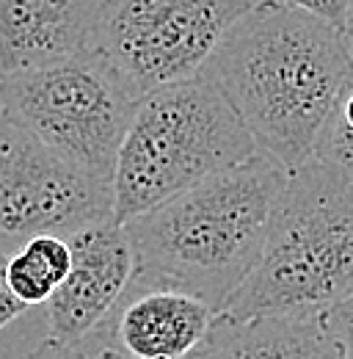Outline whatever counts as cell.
I'll return each instance as SVG.
<instances>
[{
  "label": "cell",
  "mask_w": 353,
  "mask_h": 359,
  "mask_svg": "<svg viewBox=\"0 0 353 359\" xmlns=\"http://www.w3.org/2000/svg\"><path fill=\"white\" fill-rule=\"evenodd\" d=\"M254 0H113L97 50L135 97L205 69Z\"/></svg>",
  "instance_id": "cell-6"
},
{
  "label": "cell",
  "mask_w": 353,
  "mask_h": 359,
  "mask_svg": "<svg viewBox=\"0 0 353 359\" xmlns=\"http://www.w3.org/2000/svg\"><path fill=\"white\" fill-rule=\"evenodd\" d=\"M135 102L138 97L99 50L0 78L3 114L108 185Z\"/></svg>",
  "instance_id": "cell-5"
},
{
  "label": "cell",
  "mask_w": 353,
  "mask_h": 359,
  "mask_svg": "<svg viewBox=\"0 0 353 359\" xmlns=\"http://www.w3.org/2000/svg\"><path fill=\"white\" fill-rule=\"evenodd\" d=\"M72 263L69 241L61 235H34L22 241L6 266V282L11 293L25 304H47V299L58 290Z\"/></svg>",
  "instance_id": "cell-12"
},
{
  "label": "cell",
  "mask_w": 353,
  "mask_h": 359,
  "mask_svg": "<svg viewBox=\"0 0 353 359\" xmlns=\"http://www.w3.org/2000/svg\"><path fill=\"white\" fill-rule=\"evenodd\" d=\"M279 3H287V6H298L304 11H312L328 22H334L337 28L345 31L348 25V14H351V3L353 0H279Z\"/></svg>",
  "instance_id": "cell-15"
},
{
  "label": "cell",
  "mask_w": 353,
  "mask_h": 359,
  "mask_svg": "<svg viewBox=\"0 0 353 359\" xmlns=\"http://www.w3.org/2000/svg\"><path fill=\"white\" fill-rule=\"evenodd\" d=\"M312 158L353 177V64L320 128Z\"/></svg>",
  "instance_id": "cell-13"
},
{
  "label": "cell",
  "mask_w": 353,
  "mask_h": 359,
  "mask_svg": "<svg viewBox=\"0 0 353 359\" xmlns=\"http://www.w3.org/2000/svg\"><path fill=\"white\" fill-rule=\"evenodd\" d=\"M345 36H348V45L353 53V3H351V14H348V25H345Z\"/></svg>",
  "instance_id": "cell-19"
},
{
  "label": "cell",
  "mask_w": 353,
  "mask_h": 359,
  "mask_svg": "<svg viewBox=\"0 0 353 359\" xmlns=\"http://www.w3.org/2000/svg\"><path fill=\"white\" fill-rule=\"evenodd\" d=\"M97 359H127V357H122L116 348H111V346H105V348H99L97 351Z\"/></svg>",
  "instance_id": "cell-18"
},
{
  "label": "cell",
  "mask_w": 353,
  "mask_h": 359,
  "mask_svg": "<svg viewBox=\"0 0 353 359\" xmlns=\"http://www.w3.org/2000/svg\"><path fill=\"white\" fill-rule=\"evenodd\" d=\"M8 255H11V249H8V243L6 241H0V332L17 318V315H22L28 307L11 293V287H8V282H6V266H8Z\"/></svg>",
  "instance_id": "cell-16"
},
{
  "label": "cell",
  "mask_w": 353,
  "mask_h": 359,
  "mask_svg": "<svg viewBox=\"0 0 353 359\" xmlns=\"http://www.w3.org/2000/svg\"><path fill=\"white\" fill-rule=\"evenodd\" d=\"M28 359H97V354L88 357V351H83V343L81 346H55V343L44 340Z\"/></svg>",
  "instance_id": "cell-17"
},
{
  "label": "cell",
  "mask_w": 353,
  "mask_h": 359,
  "mask_svg": "<svg viewBox=\"0 0 353 359\" xmlns=\"http://www.w3.org/2000/svg\"><path fill=\"white\" fill-rule=\"evenodd\" d=\"M72 263L47 299V343L81 346L111 318L135 276V252L125 224L105 219L67 235Z\"/></svg>",
  "instance_id": "cell-8"
},
{
  "label": "cell",
  "mask_w": 353,
  "mask_h": 359,
  "mask_svg": "<svg viewBox=\"0 0 353 359\" xmlns=\"http://www.w3.org/2000/svg\"><path fill=\"white\" fill-rule=\"evenodd\" d=\"M353 293V177L307 161L279 191L257 266L223 318H317Z\"/></svg>",
  "instance_id": "cell-3"
},
{
  "label": "cell",
  "mask_w": 353,
  "mask_h": 359,
  "mask_svg": "<svg viewBox=\"0 0 353 359\" xmlns=\"http://www.w3.org/2000/svg\"><path fill=\"white\" fill-rule=\"evenodd\" d=\"M111 313V348L127 359H185L213 329L219 313L169 285H138Z\"/></svg>",
  "instance_id": "cell-10"
},
{
  "label": "cell",
  "mask_w": 353,
  "mask_h": 359,
  "mask_svg": "<svg viewBox=\"0 0 353 359\" xmlns=\"http://www.w3.org/2000/svg\"><path fill=\"white\" fill-rule=\"evenodd\" d=\"M111 6L113 0H0V78L97 50Z\"/></svg>",
  "instance_id": "cell-9"
},
{
  "label": "cell",
  "mask_w": 353,
  "mask_h": 359,
  "mask_svg": "<svg viewBox=\"0 0 353 359\" xmlns=\"http://www.w3.org/2000/svg\"><path fill=\"white\" fill-rule=\"evenodd\" d=\"M185 359H345L320 318L268 315L232 320L219 315L207 337Z\"/></svg>",
  "instance_id": "cell-11"
},
{
  "label": "cell",
  "mask_w": 353,
  "mask_h": 359,
  "mask_svg": "<svg viewBox=\"0 0 353 359\" xmlns=\"http://www.w3.org/2000/svg\"><path fill=\"white\" fill-rule=\"evenodd\" d=\"M326 334L337 346V351L345 359H353V293L328 307L323 315H317Z\"/></svg>",
  "instance_id": "cell-14"
},
{
  "label": "cell",
  "mask_w": 353,
  "mask_h": 359,
  "mask_svg": "<svg viewBox=\"0 0 353 359\" xmlns=\"http://www.w3.org/2000/svg\"><path fill=\"white\" fill-rule=\"evenodd\" d=\"M353 53L334 22L279 0H254L205 64L257 149L287 172L312 161Z\"/></svg>",
  "instance_id": "cell-1"
},
{
  "label": "cell",
  "mask_w": 353,
  "mask_h": 359,
  "mask_svg": "<svg viewBox=\"0 0 353 359\" xmlns=\"http://www.w3.org/2000/svg\"><path fill=\"white\" fill-rule=\"evenodd\" d=\"M290 172L257 149L163 205L130 219L138 285L193 293L216 313L260 260L273 202Z\"/></svg>",
  "instance_id": "cell-2"
},
{
  "label": "cell",
  "mask_w": 353,
  "mask_h": 359,
  "mask_svg": "<svg viewBox=\"0 0 353 359\" xmlns=\"http://www.w3.org/2000/svg\"><path fill=\"white\" fill-rule=\"evenodd\" d=\"M257 144L202 72L138 97L113 166V219L163 205L196 182L251 158Z\"/></svg>",
  "instance_id": "cell-4"
},
{
  "label": "cell",
  "mask_w": 353,
  "mask_h": 359,
  "mask_svg": "<svg viewBox=\"0 0 353 359\" xmlns=\"http://www.w3.org/2000/svg\"><path fill=\"white\" fill-rule=\"evenodd\" d=\"M113 219V188L55 155L0 111V241L72 235Z\"/></svg>",
  "instance_id": "cell-7"
}]
</instances>
